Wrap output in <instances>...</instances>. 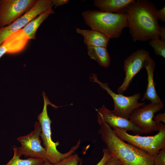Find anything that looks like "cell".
<instances>
[{
	"label": "cell",
	"instance_id": "obj_1",
	"mask_svg": "<svg viewBox=\"0 0 165 165\" xmlns=\"http://www.w3.org/2000/svg\"><path fill=\"white\" fill-rule=\"evenodd\" d=\"M157 10L154 4L147 0H135L125 9L123 13L127 17L134 42L160 38Z\"/></svg>",
	"mask_w": 165,
	"mask_h": 165
},
{
	"label": "cell",
	"instance_id": "obj_2",
	"mask_svg": "<svg viewBox=\"0 0 165 165\" xmlns=\"http://www.w3.org/2000/svg\"><path fill=\"white\" fill-rule=\"evenodd\" d=\"M98 133L111 156L123 165H154L153 157L146 152L119 138L107 123L99 124Z\"/></svg>",
	"mask_w": 165,
	"mask_h": 165
},
{
	"label": "cell",
	"instance_id": "obj_3",
	"mask_svg": "<svg viewBox=\"0 0 165 165\" xmlns=\"http://www.w3.org/2000/svg\"><path fill=\"white\" fill-rule=\"evenodd\" d=\"M85 23L91 29L104 34L110 39L120 37L125 28H128V21L124 13H113L96 10L83 12Z\"/></svg>",
	"mask_w": 165,
	"mask_h": 165
},
{
	"label": "cell",
	"instance_id": "obj_4",
	"mask_svg": "<svg viewBox=\"0 0 165 165\" xmlns=\"http://www.w3.org/2000/svg\"><path fill=\"white\" fill-rule=\"evenodd\" d=\"M42 96L44 101L43 108L42 112L37 117L41 127L40 138L49 157L48 161L54 164L73 154L79 148L81 141L79 140L75 146L72 147L69 151L65 153H62L57 150V147L60 143L58 141L54 142L52 139L51 124L52 121L48 114L47 106L50 105L55 109L61 106H58L52 103L44 92L42 93Z\"/></svg>",
	"mask_w": 165,
	"mask_h": 165
},
{
	"label": "cell",
	"instance_id": "obj_5",
	"mask_svg": "<svg viewBox=\"0 0 165 165\" xmlns=\"http://www.w3.org/2000/svg\"><path fill=\"white\" fill-rule=\"evenodd\" d=\"M112 129L121 140L143 150L153 157L165 147V126L162 123L159 124L158 133L152 136L131 135L123 129L114 128Z\"/></svg>",
	"mask_w": 165,
	"mask_h": 165
},
{
	"label": "cell",
	"instance_id": "obj_6",
	"mask_svg": "<svg viewBox=\"0 0 165 165\" xmlns=\"http://www.w3.org/2000/svg\"><path fill=\"white\" fill-rule=\"evenodd\" d=\"M90 80L93 82L98 83L111 97L114 104V109L112 111L116 116L129 119L131 113L134 110L145 104L144 102L140 103L138 101L141 97L140 93H136L130 96L117 94L110 88L108 83L106 82L103 83L99 81L97 75L95 74L90 75Z\"/></svg>",
	"mask_w": 165,
	"mask_h": 165
},
{
	"label": "cell",
	"instance_id": "obj_7",
	"mask_svg": "<svg viewBox=\"0 0 165 165\" xmlns=\"http://www.w3.org/2000/svg\"><path fill=\"white\" fill-rule=\"evenodd\" d=\"M34 127V130L30 133L17 138L21 144L20 147H16L17 154L20 157L23 155L26 157L42 159L48 161L46 150L41 145V127L39 122L36 121Z\"/></svg>",
	"mask_w": 165,
	"mask_h": 165
},
{
	"label": "cell",
	"instance_id": "obj_8",
	"mask_svg": "<svg viewBox=\"0 0 165 165\" xmlns=\"http://www.w3.org/2000/svg\"><path fill=\"white\" fill-rule=\"evenodd\" d=\"M163 107V104H156L150 102L134 110L129 119L140 130L141 134H146L158 131L159 125L155 124L153 118L155 114Z\"/></svg>",
	"mask_w": 165,
	"mask_h": 165
},
{
	"label": "cell",
	"instance_id": "obj_9",
	"mask_svg": "<svg viewBox=\"0 0 165 165\" xmlns=\"http://www.w3.org/2000/svg\"><path fill=\"white\" fill-rule=\"evenodd\" d=\"M37 0H0V28L8 26L30 10Z\"/></svg>",
	"mask_w": 165,
	"mask_h": 165
},
{
	"label": "cell",
	"instance_id": "obj_10",
	"mask_svg": "<svg viewBox=\"0 0 165 165\" xmlns=\"http://www.w3.org/2000/svg\"><path fill=\"white\" fill-rule=\"evenodd\" d=\"M52 0H37L35 5L11 24L0 28V46L10 35L22 28L41 13L52 8Z\"/></svg>",
	"mask_w": 165,
	"mask_h": 165
},
{
	"label": "cell",
	"instance_id": "obj_11",
	"mask_svg": "<svg viewBox=\"0 0 165 165\" xmlns=\"http://www.w3.org/2000/svg\"><path fill=\"white\" fill-rule=\"evenodd\" d=\"M150 57L148 51L141 49L125 59L123 67L125 76L122 84L117 89L118 94H122L127 90L134 76L144 67L145 61Z\"/></svg>",
	"mask_w": 165,
	"mask_h": 165
},
{
	"label": "cell",
	"instance_id": "obj_12",
	"mask_svg": "<svg viewBox=\"0 0 165 165\" xmlns=\"http://www.w3.org/2000/svg\"><path fill=\"white\" fill-rule=\"evenodd\" d=\"M95 110L97 113V122L99 125L105 123L112 129L119 128L132 131L134 133L141 134L140 130L129 119L116 115L104 105L101 108Z\"/></svg>",
	"mask_w": 165,
	"mask_h": 165
},
{
	"label": "cell",
	"instance_id": "obj_13",
	"mask_svg": "<svg viewBox=\"0 0 165 165\" xmlns=\"http://www.w3.org/2000/svg\"><path fill=\"white\" fill-rule=\"evenodd\" d=\"M29 40L22 28L8 36L0 46V58L6 53H14L23 50Z\"/></svg>",
	"mask_w": 165,
	"mask_h": 165
},
{
	"label": "cell",
	"instance_id": "obj_14",
	"mask_svg": "<svg viewBox=\"0 0 165 165\" xmlns=\"http://www.w3.org/2000/svg\"><path fill=\"white\" fill-rule=\"evenodd\" d=\"M144 67L145 68L147 72L148 84L146 90L141 99V101H143L147 100L155 104H162V101L158 95L155 88L154 73L156 67V63L150 56L145 61Z\"/></svg>",
	"mask_w": 165,
	"mask_h": 165
},
{
	"label": "cell",
	"instance_id": "obj_15",
	"mask_svg": "<svg viewBox=\"0 0 165 165\" xmlns=\"http://www.w3.org/2000/svg\"><path fill=\"white\" fill-rule=\"evenodd\" d=\"M75 31L83 38V41L87 47H107L110 38L98 31L76 28Z\"/></svg>",
	"mask_w": 165,
	"mask_h": 165
},
{
	"label": "cell",
	"instance_id": "obj_16",
	"mask_svg": "<svg viewBox=\"0 0 165 165\" xmlns=\"http://www.w3.org/2000/svg\"><path fill=\"white\" fill-rule=\"evenodd\" d=\"M135 0H95L94 5L100 10L123 13L125 9Z\"/></svg>",
	"mask_w": 165,
	"mask_h": 165
},
{
	"label": "cell",
	"instance_id": "obj_17",
	"mask_svg": "<svg viewBox=\"0 0 165 165\" xmlns=\"http://www.w3.org/2000/svg\"><path fill=\"white\" fill-rule=\"evenodd\" d=\"M54 13V11L52 7L51 8L41 13L22 28L23 31L29 39H36V33L39 27L50 15Z\"/></svg>",
	"mask_w": 165,
	"mask_h": 165
},
{
	"label": "cell",
	"instance_id": "obj_18",
	"mask_svg": "<svg viewBox=\"0 0 165 165\" xmlns=\"http://www.w3.org/2000/svg\"><path fill=\"white\" fill-rule=\"evenodd\" d=\"M87 54L90 59L96 61L102 67L107 68L110 64V57L107 47H87Z\"/></svg>",
	"mask_w": 165,
	"mask_h": 165
},
{
	"label": "cell",
	"instance_id": "obj_19",
	"mask_svg": "<svg viewBox=\"0 0 165 165\" xmlns=\"http://www.w3.org/2000/svg\"><path fill=\"white\" fill-rule=\"evenodd\" d=\"M14 155L13 158L4 165H42L44 164L45 160L42 159L28 157L27 159H22L16 152V146L13 147Z\"/></svg>",
	"mask_w": 165,
	"mask_h": 165
},
{
	"label": "cell",
	"instance_id": "obj_20",
	"mask_svg": "<svg viewBox=\"0 0 165 165\" xmlns=\"http://www.w3.org/2000/svg\"><path fill=\"white\" fill-rule=\"evenodd\" d=\"M149 44L152 47L157 55L165 58V42L157 38L149 40Z\"/></svg>",
	"mask_w": 165,
	"mask_h": 165
},
{
	"label": "cell",
	"instance_id": "obj_21",
	"mask_svg": "<svg viewBox=\"0 0 165 165\" xmlns=\"http://www.w3.org/2000/svg\"><path fill=\"white\" fill-rule=\"evenodd\" d=\"M81 160L77 154H73L53 165H78Z\"/></svg>",
	"mask_w": 165,
	"mask_h": 165
},
{
	"label": "cell",
	"instance_id": "obj_22",
	"mask_svg": "<svg viewBox=\"0 0 165 165\" xmlns=\"http://www.w3.org/2000/svg\"><path fill=\"white\" fill-rule=\"evenodd\" d=\"M154 165H165V147L153 157Z\"/></svg>",
	"mask_w": 165,
	"mask_h": 165
},
{
	"label": "cell",
	"instance_id": "obj_23",
	"mask_svg": "<svg viewBox=\"0 0 165 165\" xmlns=\"http://www.w3.org/2000/svg\"><path fill=\"white\" fill-rule=\"evenodd\" d=\"M103 156L101 160L96 165H104L107 160L111 157V155L106 148H104L103 149ZM78 165H82V159L79 163Z\"/></svg>",
	"mask_w": 165,
	"mask_h": 165
},
{
	"label": "cell",
	"instance_id": "obj_24",
	"mask_svg": "<svg viewBox=\"0 0 165 165\" xmlns=\"http://www.w3.org/2000/svg\"><path fill=\"white\" fill-rule=\"evenodd\" d=\"M153 121L155 124L158 126L159 124L163 122L165 123V113H159L153 118Z\"/></svg>",
	"mask_w": 165,
	"mask_h": 165
},
{
	"label": "cell",
	"instance_id": "obj_25",
	"mask_svg": "<svg viewBox=\"0 0 165 165\" xmlns=\"http://www.w3.org/2000/svg\"><path fill=\"white\" fill-rule=\"evenodd\" d=\"M104 165H123L118 160L113 156L111 157L107 160Z\"/></svg>",
	"mask_w": 165,
	"mask_h": 165
},
{
	"label": "cell",
	"instance_id": "obj_26",
	"mask_svg": "<svg viewBox=\"0 0 165 165\" xmlns=\"http://www.w3.org/2000/svg\"><path fill=\"white\" fill-rule=\"evenodd\" d=\"M157 15L158 20L165 22V6L157 10Z\"/></svg>",
	"mask_w": 165,
	"mask_h": 165
},
{
	"label": "cell",
	"instance_id": "obj_27",
	"mask_svg": "<svg viewBox=\"0 0 165 165\" xmlns=\"http://www.w3.org/2000/svg\"><path fill=\"white\" fill-rule=\"evenodd\" d=\"M52 5H54L55 8L65 4H68L69 2L68 0H52Z\"/></svg>",
	"mask_w": 165,
	"mask_h": 165
},
{
	"label": "cell",
	"instance_id": "obj_28",
	"mask_svg": "<svg viewBox=\"0 0 165 165\" xmlns=\"http://www.w3.org/2000/svg\"><path fill=\"white\" fill-rule=\"evenodd\" d=\"M159 35L160 39L165 42V27L164 25L160 26Z\"/></svg>",
	"mask_w": 165,
	"mask_h": 165
},
{
	"label": "cell",
	"instance_id": "obj_29",
	"mask_svg": "<svg viewBox=\"0 0 165 165\" xmlns=\"http://www.w3.org/2000/svg\"><path fill=\"white\" fill-rule=\"evenodd\" d=\"M53 164L47 160H45L43 165H53Z\"/></svg>",
	"mask_w": 165,
	"mask_h": 165
},
{
	"label": "cell",
	"instance_id": "obj_30",
	"mask_svg": "<svg viewBox=\"0 0 165 165\" xmlns=\"http://www.w3.org/2000/svg\"></svg>",
	"mask_w": 165,
	"mask_h": 165
}]
</instances>
